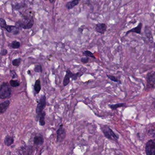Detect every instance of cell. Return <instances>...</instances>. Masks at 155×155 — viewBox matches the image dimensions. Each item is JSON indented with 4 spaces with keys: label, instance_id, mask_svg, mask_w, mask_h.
<instances>
[{
    "label": "cell",
    "instance_id": "cell-30",
    "mask_svg": "<svg viewBox=\"0 0 155 155\" xmlns=\"http://www.w3.org/2000/svg\"><path fill=\"white\" fill-rule=\"evenodd\" d=\"M8 51L7 50L3 49L2 50L1 52V55L2 56H5L8 54Z\"/></svg>",
    "mask_w": 155,
    "mask_h": 155
},
{
    "label": "cell",
    "instance_id": "cell-13",
    "mask_svg": "<svg viewBox=\"0 0 155 155\" xmlns=\"http://www.w3.org/2000/svg\"><path fill=\"white\" fill-rule=\"evenodd\" d=\"M14 139L13 137L9 136V135H7L5 137V139H4V144L5 145L8 146V147H10L14 143Z\"/></svg>",
    "mask_w": 155,
    "mask_h": 155
},
{
    "label": "cell",
    "instance_id": "cell-10",
    "mask_svg": "<svg viewBox=\"0 0 155 155\" xmlns=\"http://www.w3.org/2000/svg\"><path fill=\"white\" fill-rule=\"evenodd\" d=\"M44 139L41 134H38L34 137L33 142L35 145L37 146H41L44 143Z\"/></svg>",
    "mask_w": 155,
    "mask_h": 155
},
{
    "label": "cell",
    "instance_id": "cell-33",
    "mask_svg": "<svg viewBox=\"0 0 155 155\" xmlns=\"http://www.w3.org/2000/svg\"><path fill=\"white\" fill-rule=\"evenodd\" d=\"M154 135H155V133H154Z\"/></svg>",
    "mask_w": 155,
    "mask_h": 155
},
{
    "label": "cell",
    "instance_id": "cell-7",
    "mask_svg": "<svg viewBox=\"0 0 155 155\" xmlns=\"http://www.w3.org/2000/svg\"><path fill=\"white\" fill-rule=\"evenodd\" d=\"M147 89L152 90L155 88V75L149 73L147 75Z\"/></svg>",
    "mask_w": 155,
    "mask_h": 155
},
{
    "label": "cell",
    "instance_id": "cell-1",
    "mask_svg": "<svg viewBox=\"0 0 155 155\" xmlns=\"http://www.w3.org/2000/svg\"><path fill=\"white\" fill-rule=\"evenodd\" d=\"M11 86L7 82H3L1 85L0 98L1 99L9 98L12 95Z\"/></svg>",
    "mask_w": 155,
    "mask_h": 155
},
{
    "label": "cell",
    "instance_id": "cell-17",
    "mask_svg": "<svg viewBox=\"0 0 155 155\" xmlns=\"http://www.w3.org/2000/svg\"><path fill=\"white\" fill-rule=\"evenodd\" d=\"M20 46L21 44L20 42L16 40L14 41L8 45V47L12 49H18Z\"/></svg>",
    "mask_w": 155,
    "mask_h": 155
},
{
    "label": "cell",
    "instance_id": "cell-15",
    "mask_svg": "<svg viewBox=\"0 0 155 155\" xmlns=\"http://www.w3.org/2000/svg\"><path fill=\"white\" fill-rule=\"evenodd\" d=\"M66 72L68 73L70 77L72 79V80H76L78 79V78L79 77V72H77V73H72V72H71V71L70 69H68L66 71Z\"/></svg>",
    "mask_w": 155,
    "mask_h": 155
},
{
    "label": "cell",
    "instance_id": "cell-24",
    "mask_svg": "<svg viewBox=\"0 0 155 155\" xmlns=\"http://www.w3.org/2000/svg\"><path fill=\"white\" fill-rule=\"evenodd\" d=\"M83 54L87 57H90V58H93L94 59L96 58L93 53L89 51H85L83 52Z\"/></svg>",
    "mask_w": 155,
    "mask_h": 155
},
{
    "label": "cell",
    "instance_id": "cell-12",
    "mask_svg": "<svg viewBox=\"0 0 155 155\" xmlns=\"http://www.w3.org/2000/svg\"><path fill=\"white\" fill-rule=\"evenodd\" d=\"M81 0H72L71 1L68 2L66 4V8L68 10L72 9L79 3Z\"/></svg>",
    "mask_w": 155,
    "mask_h": 155
},
{
    "label": "cell",
    "instance_id": "cell-19",
    "mask_svg": "<svg viewBox=\"0 0 155 155\" xmlns=\"http://www.w3.org/2000/svg\"><path fill=\"white\" fill-rule=\"evenodd\" d=\"M5 29L10 33H12V32L14 33L18 29L16 26H10V25H7Z\"/></svg>",
    "mask_w": 155,
    "mask_h": 155
},
{
    "label": "cell",
    "instance_id": "cell-20",
    "mask_svg": "<svg viewBox=\"0 0 155 155\" xmlns=\"http://www.w3.org/2000/svg\"><path fill=\"white\" fill-rule=\"evenodd\" d=\"M9 84L12 87H17L20 85L19 81L16 80H11L10 81Z\"/></svg>",
    "mask_w": 155,
    "mask_h": 155
},
{
    "label": "cell",
    "instance_id": "cell-27",
    "mask_svg": "<svg viewBox=\"0 0 155 155\" xmlns=\"http://www.w3.org/2000/svg\"><path fill=\"white\" fill-rule=\"evenodd\" d=\"M107 77L110 80L112 81H114V82H119L120 83V81H119V80H118L116 77H114V76H111V75H107Z\"/></svg>",
    "mask_w": 155,
    "mask_h": 155
},
{
    "label": "cell",
    "instance_id": "cell-31",
    "mask_svg": "<svg viewBox=\"0 0 155 155\" xmlns=\"http://www.w3.org/2000/svg\"><path fill=\"white\" fill-rule=\"evenodd\" d=\"M83 29L81 28H79L78 29V31L80 32L81 33H82V32H83Z\"/></svg>",
    "mask_w": 155,
    "mask_h": 155
},
{
    "label": "cell",
    "instance_id": "cell-9",
    "mask_svg": "<svg viewBox=\"0 0 155 155\" xmlns=\"http://www.w3.org/2000/svg\"><path fill=\"white\" fill-rule=\"evenodd\" d=\"M10 103V101L8 100L0 104V113H1V114H3L7 111L9 107Z\"/></svg>",
    "mask_w": 155,
    "mask_h": 155
},
{
    "label": "cell",
    "instance_id": "cell-5",
    "mask_svg": "<svg viewBox=\"0 0 155 155\" xmlns=\"http://www.w3.org/2000/svg\"><path fill=\"white\" fill-rule=\"evenodd\" d=\"M145 151L147 155H155V140H150L147 142Z\"/></svg>",
    "mask_w": 155,
    "mask_h": 155
},
{
    "label": "cell",
    "instance_id": "cell-4",
    "mask_svg": "<svg viewBox=\"0 0 155 155\" xmlns=\"http://www.w3.org/2000/svg\"><path fill=\"white\" fill-rule=\"evenodd\" d=\"M46 99H47V97H46V96L45 95H42L38 102V105L36 107V113L38 116L42 113L43 109L46 107Z\"/></svg>",
    "mask_w": 155,
    "mask_h": 155
},
{
    "label": "cell",
    "instance_id": "cell-16",
    "mask_svg": "<svg viewBox=\"0 0 155 155\" xmlns=\"http://www.w3.org/2000/svg\"><path fill=\"white\" fill-rule=\"evenodd\" d=\"M39 125L41 126H44L45 125V116H46V112H42L39 115Z\"/></svg>",
    "mask_w": 155,
    "mask_h": 155
},
{
    "label": "cell",
    "instance_id": "cell-23",
    "mask_svg": "<svg viewBox=\"0 0 155 155\" xmlns=\"http://www.w3.org/2000/svg\"><path fill=\"white\" fill-rule=\"evenodd\" d=\"M34 71L37 73H41L42 71V68L41 65L38 64L36 65L34 69Z\"/></svg>",
    "mask_w": 155,
    "mask_h": 155
},
{
    "label": "cell",
    "instance_id": "cell-11",
    "mask_svg": "<svg viewBox=\"0 0 155 155\" xmlns=\"http://www.w3.org/2000/svg\"><path fill=\"white\" fill-rule=\"evenodd\" d=\"M142 24L141 23H139L138 25H137L136 28H133L129 30L128 31H127L126 33V35H128L129 33L130 32H133V33H136L137 34H141V29H142Z\"/></svg>",
    "mask_w": 155,
    "mask_h": 155
},
{
    "label": "cell",
    "instance_id": "cell-25",
    "mask_svg": "<svg viewBox=\"0 0 155 155\" xmlns=\"http://www.w3.org/2000/svg\"><path fill=\"white\" fill-rule=\"evenodd\" d=\"M7 26V24L5 20L2 18H0V26H1V28H5Z\"/></svg>",
    "mask_w": 155,
    "mask_h": 155
},
{
    "label": "cell",
    "instance_id": "cell-32",
    "mask_svg": "<svg viewBox=\"0 0 155 155\" xmlns=\"http://www.w3.org/2000/svg\"><path fill=\"white\" fill-rule=\"evenodd\" d=\"M50 3H53L55 1V0H49Z\"/></svg>",
    "mask_w": 155,
    "mask_h": 155
},
{
    "label": "cell",
    "instance_id": "cell-29",
    "mask_svg": "<svg viewBox=\"0 0 155 155\" xmlns=\"http://www.w3.org/2000/svg\"><path fill=\"white\" fill-rule=\"evenodd\" d=\"M81 61L83 63H87L88 62L89 58L88 57H83L81 58Z\"/></svg>",
    "mask_w": 155,
    "mask_h": 155
},
{
    "label": "cell",
    "instance_id": "cell-26",
    "mask_svg": "<svg viewBox=\"0 0 155 155\" xmlns=\"http://www.w3.org/2000/svg\"><path fill=\"white\" fill-rule=\"evenodd\" d=\"M25 6V4L24 3H18L17 5L14 6V9L16 10H18L20 9L21 8H24Z\"/></svg>",
    "mask_w": 155,
    "mask_h": 155
},
{
    "label": "cell",
    "instance_id": "cell-14",
    "mask_svg": "<svg viewBox=\"0 0 155 155\" xmlns=\"http://www.w3.org/2000/svg\"><path fill=\"white\" fill-rule=\"evenodd\" d=\"M41 83L40 80L39 79L36 80L34 86V91L36 92V94H39L41 90Z\"/></svg>",
    "mask_w": 155,
    "mask_h": 155
},
{
    "label": "cell",
    "instance_id": "cell-18",
    "mask_svg": "<svg viewBox=\"0 0 155 155\" xmlns=\"http://www.w3.org/2000/svg\"><path fill=\"white\" fill-rule=\"evenodd\" d=\"M70 77L68 73L66 72V75L64 77V79H63V84L64 87H66L69 84L70 81Z\"/></svg>",
    "mask_w": 155,
    "mask_h": 155
},
{
    "label": "cell",
    "instance_id": "cell-6",
    "mask_svg": "<svg viewBox=\"0 0 155 155\" xmlns=\"http://www.w3.org/2000/svg\"><path fill=\"white\" fill-rule=\"evenodd\" d=\"M57 142H61L64 140L66 138V130L63 127V125L61 124L59 127L57 131Z\"/></svg>",
    "mask_w": 155,
    "mask_h": 155
},
{
    "label": "cell",
    "instance_id": "cell-3",
    "mask_svg": "<svg viewBox=\"0 0 155 155\" xmlns=\"http://www.w3.org/2000/svg\"><path fill=\"white\" fill-rule=\"evenodd\" d=\"M101 130L103 132L104 136L110 140H115L117 141L119 138V137L117 136L113 130L107 125H103L101 126Z\"/></svg>",
    "mask_w": 155,
    "mask_h": 155
},
{
    "label": "cell",
    "instance_id": "cell-22",
    "mask_svg": "<svg viewBox=\"0 0 155 155\" xmlns=\"http://www.w3.org/2000/svg\"><path fill=\"white\" fill-rule=\"evenodd\" d=\"M21 62V58L15 59L13 60L12 61V65L15 67H18L20 65Z\"/></svg>",
    "mask_w": 155,
    "mask_h": 155
},
{
    "label": "cell",
    "instance_id": "cell-34",
    "mask_svg": "<svg viewBox=\"0 0 155 155\" xmlns=\"http://www.w3.org/2000/svg\"><path fill=\"white\" fill-rule=\"evenodd\" d=\"M32 1H34V0H32Z\"/></svg>",
    "mask_w": 155,
    "mask_h": 155
},
{
    "label": "cell",
    "instance_id": "cell-2",
    "mask_svg": "<svg viewBox=\"0 0 155 155\" xmlns=\"http://www.w3.org/2000/svg\"><path fill=\"white\" fill-rule=\"evenodd\" d=\"M34 25V20L33 18H26L24 19V20L22 21H19L16 24V26L17 28H22L24 29H29L31 28Z\"/></svg>",
    "mask_w": 155,
    "mask_h": 155
},
{
    "label": "cell",
    "instance_id": "cell-28",
    "mask_svg": "<svg viewBox=\"0 0 155 155\" xmlns=\"http://www.w3.org/2000/svg\"><path fill=\"white\" fill-rule=\"evenodd\" d=\"M10 75L11 77H12V79H16L18 78V75H17V73H16L15 71H10Z\"/></svg>",
    "mask_w": 155,
    "mask_h": 155
},
{
    "label": "cell",
    "instance_id": "cell-8",
    "mask_svg": "<svg viewBox=\"0 0 155 155\" xmlns=\"http://www.w3.org/2000/svg\"><path fill=\"white\" fill-rule=\"evenodd\" d=\"M107 29V26L105 23H99L96 25L95 31L101 34H104Z\"/></svg>",
    "mask_w": 155,
    "mask_h": 155
},
{
    "label": "cell",
    "instance_id": "cell-21",
    "mask_svg": "<svg viewBox=\"0 0 155 155\" xmlns=\"http://www.w3.org/2000/svg\"><path fill=\"white\" fill-rule=\"evenodd\" d=\"M125 103H118V104H115V105H109L110 107L112 110H116L118 108L121 107H124L125 106Z\"/></svg>",
    "mask_w": 155,
    "mask_h": 155
}]
</instances>
